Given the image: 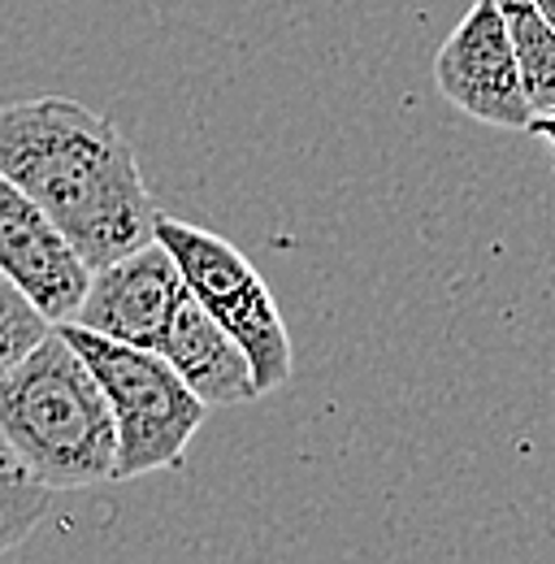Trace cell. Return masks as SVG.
Masks as SVG:
<instances>
[{
  "instance_id": "cell-1",
  "label": "cell",
  "mask_w": 555,
  "mask_h": 564,
  "mask_svg": "<svg viewBox=\"0 0 555 564\" xmlns=\"http://www.w3.org/2000/svg\"><path fill=\"white\" fill-rule=\"evenodd\" d=\"M0 174L53 217L87 270L152 239L156 205L135 148L105 113L69 96L0 105Z\"/></svg>"
},
{
  "instance_id": "cell-2",
  "label": "cell",
  "mask_w": 555,
  "mask_h": 564,
  "mask_svg": "<svg viewBox=\"0 0 555 564\" xmlns=\"http://www.w3.org/2000/svg\"><path fill=\"white\" fill-rule=\"evenodd\" d=\"M0 438L53 495L113 482L109 400L57 326L0 373Z\"/></svg>"
},
{
  "instance_id": "cell-3",
  "label": "cell",
  "mask_w": 555,
  "mask_h": 564,
  "mask_svg": "<svg viewBox=\"0 0 555 564\" xmlns=\"http://www.w3.org/2000/svg\"><path fill=\"white\" fill-rule=\"evenodd\" d=\"M57 330L87 360L91 378L109 400L113 430H118L113 482H131L156 469H178L208 417L205 400L192 395V387L170 369L165 356L91 335L74 322H62Z\"/></svg>"
},
{
  "instance_id": "cell-4",
  "label": "cell",
  "mask_w": 555,
  "mask_h": 564,
  "mask_svg": "<svg viewBox=\"0 0 555 564\" xmlns=\"http://www.w3.org/2000/svg\"><path fill=\"white\" fill-rule=\"evenodd\" d=\"M152 239L170 252V261L183 274V286L205 304L208 317L221 330H230V339L243 348L248 365H252L257 395L286 387L291 369H295V348H291V330L278 313L274 291L257 274V265L230 239L213 235L205 226L165 217V213H156Z\"/></svg>"
},
{
  "instance_id": "cell-5",
  "label": "cell",
  "mask_w": 555,
  "mask_h": 564,
  "mask_svg": "<svg viewBox=\"0 0 555 564\" xmlns=\"http://www.w3.org/2000/svg\"><path fill=\"white\" fill-rule=\"evenodd\" d=\"M434 87L443 91V100H451L460 113H469L482 127L525 131L534 113L521 96V74L494 0H474L469 13L456 22V31L438 44Z\"/></svg>"
},
{
  "instance_id": "cell-6",
  "label": "cell",
  "mask_w": 555,
  "mask_h": 564,
  "mask_svg": "<svg viewBox=\"0 0 555 564\" xmlns=\"http://www.w3.org/2000/svg\"><path fill=\"white\" fill-rule=\"evenodd\" d=\"M183 291L187 286H183L178 265L170 261V252L156 239H148V243L131 248L127 257L91 270L87 291L69 322L91 335L156 352V339H161Z\"/></svg>"
},
{
  "instance_id": "cell-7",
  "label": "cell",
  "mask_w": 555,
  "mask_h": 564,
  "mask_svg": "<svg viewBox=\"0 0 555 564\" xmlns=\"http://www.w3.org/2000/svg\"><path fill=\"white\" fill-rule=\"evenodd\" d=\"M0 274L13 282L53 326L74 317L87 291V261L69 248V239L53 226L26 192H18L0 174Z\"/></svg>"
},
{
  "instance_id": "cell-8",
  "label": "cell",
  "mask_w": 555,
  "mask_h": 564,
  "mask_svg": "<svg viewBox=\"0 0 555 564\" xmlns=\"http://www.w3.org/2000/svg\"><path fill=\"white\" fill-rule=\"evenodd\" d=\"M156 356L170 360V369L192 387L196 400H205L208 409H230V404H252L257 382H252V365L243 348L230 339V330H221L205 313V304L183 291L161 339Z\"/></svg>"
},
{
  "instance_id": "cell-9",
  "label": "cell",
  "mask_w": 555,
  "mask_h": 564,
  "mask_svg": "<svg viewBox=\"0 0 555 564\" xmlns=\"http://www.w3.org/2000/svg\"><path fill=\"white\" fill-rule=\"evenodd\" d=\"M530 113L555 109V31L534 0H494Z\"/></svg>"
},
{
  "instance_id": "cell-10",
  "label": "cell",
  "mask_w": 555,
  "mask_h": 564,
  "mask_svg": "<svg viewBox=\"0 0 555 564\" xmlns=\"http://www.w3.org/2000/svg\"><path fill=\"white\" fill-rule=\"evenodd\" d=\"M48 508H53V491L0 438V556L22 547L35 534V525L48 517Z\"/></svg>"
},
{
  "instance_id": "cell-11",
  "label": "cell",
  "mask_w": 555,
  "mask_h": 564,
  "mask_svg": "<svg viewBox=\"0 0 555 564\" xmlns=\"http://www.w3.org/2000/svg\"><path fill=\"white\" fill-rule=\"evenodd\" d=\"M48 330H53V322L0 274V373H9Z\"/></svg>"
},
{
  "instance_id": "cell-12",
  "label": "cell",
  "mask_w": 555,
  "mask_h": 564,
  "mask_svg": "<svg viewBox=\"0 0 555 564\" xmlns=\"http://www.w3.org/2000/svg\"><path fill=\"white\" fill-rule=\"evenodd\" d=\"M525 135L543 140L547 148H552V156H555V109H547V113H534V118L525 122Z\"/></svg>"
},
{
  "instance_id": "cell-13",
  "label": "cell",
  "mask_w": 555,
  "mask_h": 564,
  "mask_svg": "<svg viewBox=\"0 0 555 564\" xmlns=\"http://www.w3.org/2000/svg\"><path fill=\"white\" fill-rule=\"evenodd\" d=\"M534 4H538V13L552 22V31H555V0H534Z\"/></svg>"
}]
</instances>
